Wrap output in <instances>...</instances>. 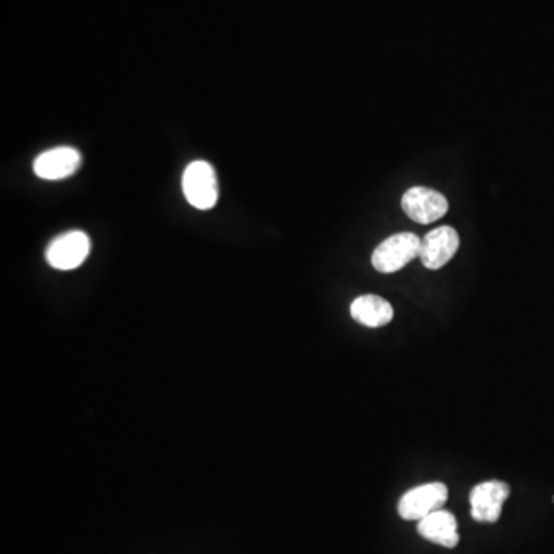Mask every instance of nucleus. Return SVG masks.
Wrapping results in <instances>:
<instances>
[{"instance_id":"nucleus-6","label":"nucleus","mask_w":554,"mask_h":554,"mask_svg":"<svg viewBox=\"0 0 554 554\" xmlns=\"http://www.w3.org/2000/svg\"><path fill=\"white\" fill-rule=\"evenodd\" d=\"M510 496V487L502 481H485L470 493L471 518L481 524H494L501 518L502 507Z\"/></svg>"},{"instance_id":"nucleus-4","label":"nucleus","mask_w":554,"mask_h":554,"mask_svg":"<svg viewBox=\"0 0 554 554\" xmlns=\"http://www.w3.org/2000/svg\"><path fill=\"white\" fill-rule=\"evenodd\" d=\"M448 499L447 485L442 482H430L411 488L402 496L398 504V513L405 521H422L428 514L442 510Z\"/></svg>"},{"instance_id":"nucleus-7","label":"nucleus","mask_w":554,"mask_h":554,"mask_svg":"<svg viewBox=\"0 0 554 554\" xmlns=\"http://www.w3.org/2000/svg\"><path fill=\"white\" fill-rule=\"evenodd\" d=\"M459 244V234L454 228L448 225L434 228L421 241L419 259L428 270H441L453 259L459 250Z\"/></svg>"},{"instance_id":"nucleus-3","label":"nucleus","mask_w":554,"mask_h":554,"mask_svg":"<svg viewBox=\"0 0 554 554\" xmlns=\"http://www.w3.org/2000/svg\"><path fill=\"white\" fill-rule=\"evenodd\" d=\"M90 250V237L84 231H67L50 242L45 251V259L54 270L70 271L87 261Z\"/></svg>"},{"instance_id":"nucleus-8","label":"nucleus","mask_w":554,"mask_h":554,"mask_svg":"<svg viewBox=\"0 0 554 554\" xmlns=\"http://www.w3.org/2000/svg\"><path fill=\"white\" fill-rule=\"evenodd\" d=\"M82 167V154L73 147H56L34 159V174L45 181H62Z\"/></svg>"},{"instance_id":"nucleus-5","label":"nucleus","mask_w":554,"mask_h":554,"mask_svg":"<svg viewBox=\"0 0 554 554\" xmlns=\"http://www.w3.org/2000/svg\"><path fill=\"white\" fill-rule=\"evenodd\" d=\"M401 205L411 221L422 225L439 221L448 211L444 194L427 187H413L405 191Z\"/></svg>"},{"instance_id":"nucleus-1","label":"nucleus","mask_w":554,"mask_h":554,"mask_svg":"<svg viewBox=\"0 0 554 554\" xmlns=\"http://www.w3.org/2000/svg\"><path fill=\"white\" fill-rule=\"evenodd\" d=\"M419 251H421V239L416 234H393L374 248L371 264L379 273H396L414 259H418Z\"/></svg>"},{"instance_id":"nucleus-9","label":"nucleus","mask_w":554,"mask_h":554,"mask_svg":"<svg viewBox=\"0 0 554 554\" xmlns=\"http://www.w3.org/2000/svg\"><path fill=\"white\" fill-rule=\"evenodd\" d=\"M418 531L422 538L445 548L459 544L458 521L447 510H438L419 521Z\"/></svg>"},{"instance_id":"nucleus-2","label":"nucleus","mask_w":554,"mask_h":554,"mask_svg":"<svg viewBox=\"0 0 554 554\" xmlns=\"http://www.w3.org/2000/svg\"><path fill=\"white\" fill-rule=\"evenodd\" d=\"M182 190L191 207L211 210L219 201L216 171L208 162H191L182 176Z\"/></svg>"},{"instance_id":"nucleus-10","label":"nucleus","mask_w":554,"mask_h":554,"mask_svg":"<svg viewBox=\"0 0 554 554\" xmlns=\"http://www.w3.org/2000/svg\"><path fill=\"white\" fill-rule=\"evenodd\" d=\"M351 318L368 328H379L393 321L394 311L390 302L376 294H362L350 307Z\"/></svg>"}]
</instances>
